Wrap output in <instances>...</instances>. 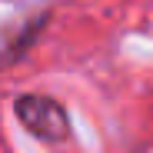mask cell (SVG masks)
Listing matches in <instances>:
<instances>
[{"mask_svg":"<svg viewBox=\"0 0 153 153\" xmlns=\"http://www.w3.org/2000/svg\"><path fill=\"white\" fill-rule=\"evenodd\" d=\"M17 117L27 130L47 143H60L70 137V123L63 107L57 103L53 97H40V93H27L17 100Z\"/></svg>","mask_w":153,"mask_h":153,"instance_id":"cell-1","label":"cell"}]
</instances>
